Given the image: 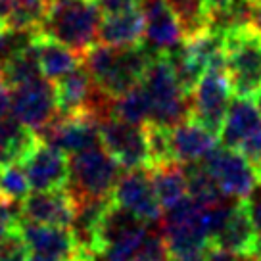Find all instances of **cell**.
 Wrapping results in <instances>:
<instances>
[{"label":"cell","instance_id":"obj_43","mask_svg":"<svg viewBox=\"0 0 261 261\" xmlns=\"http://www.w3.org/2000/svg\"><path fill=\"white\" fill-rule=\"evenodd\" d=\"M41 2L44 8H48V6H54V4H58V2H64V0H41Z\"/></svg>","mask_w":261,"mask_h":261},{"label":"cell","instance_id":"obj_31","mask_svg":"<svg viewBox=\"0 0 261 261\" xmlns=\"http://www.w3.org/2000/svg\"><path fill=\"white\" fill-rule=\"evenodd\" d=\"M133 261H171L162 232H148Z\"/></svg>","mask_w":261,"mask_h":261},{"label":"cell","instance_id":"obj_1","mask_svg":"<svg viewBox=\"0 0 261 261\" xmlns=\"http://www.w3.org/2000/svg\"><path fill=\"white\" fill-rule=\"evenodd\" d=\"M154 56L144 42L137 46H108L98 42L83 54V65L94 87L110 100H115L142 81Z\"/></svg>","mask_w":261,"mask_h":261},{"label":"cell","instance_id":"obj_9","mask_svg":"<svg viewBox=\"0 0 261 261\" xmlns=\"http://www.w3.org/2000/svg\"><path fill=\"white\" fill-rule=\"evenodd\" d=\"M221 39L223 33L210 27L207 31L182 39L179 46L169 52V62L185 94H192L202 75L221 52Z\"/></svg>","mask_w":261,"mask_h":261},{"label":"cell","instance_id":"obj_28","mask_svg":"<svg viewBox=\"0 0 261 261\" xmlns=\"http://www.w3.org/2000/svg\"><path fill=\"white\" fill-rule=\"evenodd\" d=\"M167 4L179 19L185 39L212 27V12L207 0H167Z\"/></svg>","mask_w":261,"mask_h":261},{"label":"cell","instance_id":"obj_42","mask_svg":"<svg viewBox=\"0 0 261 261\" xmlns=\"http://www.w3.org/2000/svg\"><path fill=\"white\" fill-rule=\"evenodd\" d=\"M8 31V23H6V19L4 17H0V39H2V35Z\"/></svg>","mask_w":261,"mask_h":261},{"label":"cell","instance_id":"obj_47","mask_svg":"<svg viewBox=\"0 0 261 261\" xmlns=\"http://www.w3.org/2000/svg\"><path fill=\"white\" fill-rule=\"evenodd\" d=\"M259 179H261V169H259Z\"/></svg>","mask_w":261,"mask_h":261},{"label":"cell","instance_id":"obj_11","mask_svg":"<svg viewBox=\"0 0 261 261\" xmlns=\"http://www.w3.org/2000/svg\"><path fill=\"white\" fill-rule=\"evenodd\" d=\"M98 133L102 146L123 169H137L150 165L144 125H133L108 115L98 121Z\"/></svg>","mask_w":261,"mask_h":261},{"label":"cell","instance_id":"obj_10","mask_svg":"<svg viewBox=\"0 0 261 261\" xmlns=\"http://www.w3.org/2000/svg\"><path fill=\"white\" fill-rule=\"evenodd\" d=\"M202 165L212 175L215 185L230 200H244L261 185L259 175L244 155L227 146L213 148L204 158Z\"/></svg>","mask_w":261,"mask_h":261},{"label":"cell","instance_id":"obj_12","mask_svg":"<svg viewBox=\"0 0 261 261\" xmlns=\"http://www.w3.org/2000/svg\"><path fill=\"white\" fill-rule=\"evenodd\" d=\"M39 139L67 155L102 144L98 133V117L89 112L69 115L58 112L52 121L39 133Z\"/></svg>","mask_w":261,"mask_h":261},{"label":"cell","instance_id":"obj_16","mask_svg":"<svg viewBox=\"0 0 261 261\" xmlns=\"http://www.w3.org/2000/svg\"><path fill=\"white\" fill-rule=\"evenodd\" d=\"M77 217V204L67 188L35 190L21 200V219L39 225L71 228Z\"/></svg>","mask_w":261,"mask_h":261},{"label":"cell","instance_id":"obj_27","mask_svg":"<svg viewBox=\"0 0 261 261\" xmlns=\"http://www.w3.org/2000/svg\"><path fill=\"white\" fill-rule=\"evenodd\" d=\"M185 171H187V192L192 202L200 205H217L225 200H230L221 192L202 163L185 165Z\"/></svg>","mask_w":261,"mask_h":261},{"label":"cell","instance_id":"obj_6","mask_svg":"<svg viewBox=\"0 0 261 261\" xmlns=\"http://www.w3.org/2000/svg\"><path fill=\"white\" fill-rule=\"evenodd\" d=\"M121 173V165L102 144H96L73 154L69 160V180L65 188L75 202L112 198V190Z\"/></svg>","mask_w":261,"mask_h":261},{"label":"cell","instance_id":"obj_23","mask_svg":"<svg viewBox=\"0 0 261 261\" xmlns=\"http://www.w3.org/2000/svg\"><path fill=\"white\" fill-rule=\"evenodd\" d=\"M33 44L37 50L42 77L48 81H58L60 77H64L69 71L77 69L79 65H83L81 54H77L75 50L44 33L33 35Z\"/></svg>","mask_w":261,"mask_h":261},{"label":"cell","instance_id":"obj_46","mask_svg":"<svg viewBox=\"0 0 261 261\" xmlns=\"http://www.w3.org/2000/svg\"><path fill=\"white\" fill-rule=\"evenodd\" d=\"M0 79H2V65H0Z\"/></svg>","mask_w":261,"mask_h":261},{"label":"cell","instance_id":"obj_44","mask_svg":"<svg viewBox=\"0 0 261 261\" xmlns=\"http://www.w3.org/2000/svg\"><path fill=\"white\" fill-rule=\"evenodd\" d=\"M253 100H255V104H257V108H259V112H261V90H259V94L253 98Z\"/></svg>","mask_w":261,"mask_h":261},{"label":"cell","instance_id":"obj_18","mask_svg":"<svg viewBox=\"0 0 261 261\" xmlns=\"http://www.w3.org/2000/svg\"><path fill=\"white\" fill-rule=\"evenodd\" d=\"M144 14V44L154 54H169L179 46L185 35L167 0H140Z\"/></svg>","mask_w":261,"mask_h":261},{"label":"cell","instance_id":"obj_2","mask_svg":"<svg viewBox=\"0 0 261 261\" xmlns=\"http://www.w3.org/2000/svg\"><path fill=\"white\" fill-rule=\"evenodd\" d=\"M221 56L232 94L253 100L261 90V27L248 21L225 29Z\"/></svg>","mask_w":261,"mask_h":261},{"label":"cell","instance_id":"obj_41","mask_svg":"<svg viewBox=\"0 0 261 261\" xmlns=\"http://www.w3.org/2000/svg\"><path fill=\"white\" fill-rule=\"evenodd\" d=\"M253 23L257 25V27H261V2L253 10Z\"/></svg>","mask_w":261,"mask_h":261},{"label":"cell","instance_id":"obj_22","mask_svg":"<svg viewBox=\"0 0 261 261\" xmlns=\"http://www.w3.org/2000/svg\"><path fill=\"white\" fill-rule=\"evenodd\" d=\"M144 41V14L140 6L100 19L98 42L108 46H137Z\"/></svg>","mask_w":261,"mask_h":261},{"label":"cell","instance_id":"obj_32","mask_svg":"<svg viewBox=\"0 0 261 261\" xmlns=\"http://www.w3.org/2000/svg\"><path fill=\"white\" fill-rule=\"evenodd\" d=\"M21 221V200L0 196V237L19 230Z\"/></svg>","mask_w":261,"mask_h":261},{"label":"cell","instance_id":"obj_4","mask_svg":"<svg viewBox=\"0 0 261 261\" xmlns=\"http://www.w3.org/2000/svg\"><path fill=\"white\" fill-rule=\"evenodd\" d=\"M100 14L94 0H64L44 8L39 33L56 39L83 56L96 44Z\"/></svg>","mask_w":261,"mask_h":261},{"label":"cell","instance_id":"obj_3","mask_svg":"<svg viewBox=\"0 0 261 261\" xmlns=\"http://www.w3.org/2000/svg\"><path fill=\"white\" fill-rule=\"evenodd\" d=\"M162 237L171 261H204L212 246V205H200L190 198L165 212Z\"/></svg>","mask_w":261,"mask_h":261},{"label":"cell","instance_id":"obj_30","mask_svg":"<svg viewBox=\"0 0 261 261\" xmlns=\"http://www.w3.org/2000/svg\"><path fill=\"white\" fill-rule=\"evenodd\" d=\"M31 185L19 163H10L0 167V196L12 200H23L29 194Z\"/></svg>","mask_w":261,"mask_h":261},{"label":"cell","instance_id":"obj_45","mask_svg":"<svg viewBox=\"0 0 261 261\" xmlns=\"http://www.w3.org/2000/svg\"><path fill=\"white\" fill-rule=\"evenodd\" d=\"M261 0H253V4H255V6H257V4H259Z\"/></svg>","mask_w":261,"mask_h":261},{"label":"cell","instance_id":"obj_19","mask_svg":"<svg viewBox=\"0 0 261 261\" xmlns=\"http://www.w3.org/2000/svg\"><path fill=\"white\" fill-rule=\"evenodd\" d=\"M212 244L244 257H255L257 234L250 215L248 198L234 200L219 230L213 234Z\"/></svg>","mask_w":261,"mask_h":261},{"label":"cell","instance_id":"obj_34","mask_svg":"<svg viewBox=\"0 0 261 261\" xmlns=\"http://www.w3.org/2000/svg\"><path fill=\"white\" fill-rule=\"evenodd\" d=\"M248 204H250V215H252L253 228H255V234H257V250H255L253 259H261V194L253 192L248 198Z\"/></svg>","mask_w":261,"mask_h":261},{"label":"cell","instance_id":"obj_21","mask_svg":"<svg viewBox=\"0 0 261 261\" xmlns=\"http://www.w3.org/2000/svg\"><path fill=\"white\" fill-rule=\"evenodd\" d=\"M173 160L180 165L204 162V158L217 146V137L194 119H182L169 127Z\"/></svg>","mask_w":261,"mask_h":261},{"label":"cell","instance_id":"obj_36","mask_svg":"<svg viewBox=\"0 0 261 261\" xmlns=\"http://www.w3.org/2000/svg\"><path fill=\"white\" fill-rule=\"evenodd\" d=\"M6 83L0 79V117H6L12 110V92Z\"/></svg>","mask_w":261,"mask_h":261},{"label":"cell","instance_id":"obj_29","mask_svg":"<svg viewBox=\"0 0 261 261\" xmlns=\"http://www.w3.org/2000/svg\"><path fill=\"white\" fill-rule=\"evenodd\" d=\"M110 115L121 121L133 123V125H144L150 121V104H148L146 92L140 87V83L127 94L112 100Z\"/></svg>","mask_w":261,"mask_h":261},{"label":"cell","instance_id":"obj_13","mask_svg":"<svg viewBox=\"0 0 261 261\" xmlns=\"http://www.w3.org/2000/svg\"><path fill=\"white\" fill-rule=\"evenodd\" d=\"M112 200L125 210H129L130 213H135L148 225H154L162 219L163 210L158 202L148 167L123 169L112 190Z\"/></svg>","mask_w":261,"mask_h":261},{"label":"cell","instance_id":"obj_5","mask_svg":"<svg viewBox=\"0 0 261 261\" xmlns=\"http://www.w3.org/2000/svg\"><path fill=\"white\" fill-rule=\"evenodd\" d=\"M150 104V121L165 127L187 119L190 115V96L185 94L175 77L169 54H155L140 81Z\"/></svg>","mask_w":261,"mask_h":261},{"label":"cell","instance_id":"obj_38","mask_svg":"<svg viewBox=\"0 0 261 261\" xmlns=\"http://www.w3.org/2000/svg\"><path fill=\"white\" fill-rule=\"evenodd\" d=\"M16 6H23V8H33V10H44L41 0H14Z\"/></svg>","mask_w":261,"mask_h":261},{"label":"cell","instance_id":"obj_7","mask_svg":"<svg viewBox=\"0 0 261 261\" xmlns=\"http://www.w3.org/2000/svg\"><path fill=\"white\" fill-rule=\"evenodd\" d=\"M230 98H232V89L225 73L223 56L219 52L190 94V115L188 117L200 123L215 137H219L225 115L230 106Z\"/></svg>","mask_w":261,"mask_h":261},{"label":"cell","instance_id":"obj_48","mask_svg":"<svg viewBox=\"0 0 261 261\" xmlns=\"http://www.w3.org/2000/svg\"><path fill=\"white\" fill-rule=\"evenodd\" d=\"M71 261H77V259H71Z\"/></svg>","mask_w":261,"mask_h":261},{"label":"cell","instance_id":"obj_33","mask_svg":"<svg viewBox=\"0 0 261 261\" xmlns=\"http://www.w3.org/2000/svg\"><path fill=\"white\" fill-rule=\"evenodd\" d=\"M29 246L25 244L19 230L0 237V261H27Z\"/></svg>","mask_w":261,"mask_h":261},{"label":"cell","instance_id":"obj_35","mask_svg":"<svg viewBox=\"0 0 261 261\" xmlns=\"http://www.w3.org/2000/svg\"><path fill=\"white\" fill-rule=\"evenodd\" d=\"M94 2H96V6L100 8V12H102L104 16L117 14V12H123V10L140 6V0H94Z\"/></svg>","mask_w":261,"mask_h":261},{"label":"cell","instance_id":"obj_39","mask_svg":"<svg viewBox=\"0 0 261 261\" xmlns=\"http://www.w3.org/2000/svg\"><path fill=\"white\" fill-rule=\"evenodd\" d=\"M14 6H16V2L14 0H0V17H6L10 16V12L14 10Z\"/></svg>","mask_w":261,"mask_h":261},{"label":"cell","instance_id":"obj_15","mask_svg":"<svg viewBox=\"0 0 261 261\" xmlns=\"http://www.w3.org/2000/svg\"><path fill=\"white\" fill-rule=\"evenodd\" d=\"M148 227L150 225L139 219L135 213L110 200L92 230L90 253H100L125 242H140L146 238Z\"/></svg>","mask_w":261,"mask_h":261},{"label":"cell","instance_id":"obj_24","mask_svg":"<svg viewBox=\"0 0 261 261\" xmlns=\"http://www.w3.org/2000/svg\"><path fill=\"white\" fill-rule=\"evenodd\" d=\"M39 142V135L12 115L0 117V167L21 163Z\"/></svg>","mask_w":261,"mask_h":261},{"label":"cell","instance_id":"obj_40","mask_svg":"<svg viewBox=\"0 0 261 261\" xmlns=\"http://www.w3.org/2000/svg\"><path fill=\"white\" fill-rule=\"evenodd\" d=\"M27 261H60V259L50 257V255H44V253H39V252H29Z\"/></svg>","mask_w":261,"mask_h":261},{"label":"cell","instance_id":"obj_14","mask_svg":"<svg viewBox=\"0 0 261 261\" xmlns=\"http://www.w3.org/2000/svg\"><path fill=\"white\" fill-rule=\"evenodd\" d=\"M12 90H14L12 92L14 117L39 135L58 114L54 83L39 77Z\"/></svg>","mask_w":261,"mask_h":261},{"label":"cell","instance_id":"obj_37","mask_svg":"<svg viewBox=\"0 0 261 261\" xmlns=\"http://www.w3.org/2000/svg\"><path fill=\"white\" fill-rule=\"evenodd\" d=\"M232 2H237V0H207V6H210V12L215 14V12H221V10L228 8Z\"/></svg>","mask_w":261,"mask_h":261},{"label":"cell","instance_id":"obj_26","mask_svg":"<svg viewBox=\"0 0 261 261\" xmlns=\"http://www.w3.org/2000/svg\"><path fill=\"white\" fill-rule=\"evenodd\" d=\"M0 65H2V81L6 83L10 89H16L19 85L35 81L42 75L33 41L8 54L0 62Z\"/></svg>","mask_w":261,"mask_h":261},{"label":"cell","instance_id":"obj_25","mask_svg":"<svg viewBox=\"0 0 261 261\" xmlns=\"http://www.w3.org/2000/svg\"><path fill=\"white\" fill-rule=\"evenodd\" d=\"M148 171H150L155 196L163 212H169L188 198L187 171L180 163L171 162L163 163V165H154V167H148Z\"/></svg>","mask_w":261,"mask_h":261},{"label":"cell","instance_id":"obj_8","mask_svg":"<svg viewBox=\"0 0 261 261\" xmlns=\"http://www.w3.org/2000/svg\"><path fill=\"white\" fill-rule=\"evenodd\" d=\"M221 146L237 150L253 165L259 175L261 169V112L250 98H237L230 102L219 133ZM261 180V179H259Z\"/></svg>","mask_w":261,"mask_h":261},{"label":"cell","instance_id":"obj_17","mask_svg":"<svg viewBox=\"0 0 261 261\" xmlns=\"http://www.w3.org/2000/svg\"><path fill=\"white\" fill-rule=\"evenodd\" d=\"M21 167L33 190H56V188L67 187V180H69L67 154L42 142L41 139L23 158Z\"/></svg>","mask_w":261,"mask_h":261},{"label":"cell","instance_id":"obj_20","mask_svg":"<svg viewBox=\"0 0 261 261\" xmlns=\"http://www.w3.org/2000/svg\"><path fill=\"white\" fill-rule=\"evenodd\" d=\"M19 232L23 237L25 244L29 246V252L44 253L60 261H71L79 252L73 228L50 227V225L21 221Z\"/></svg>","mask_w":261,"mask_h":261}]
</instances>
